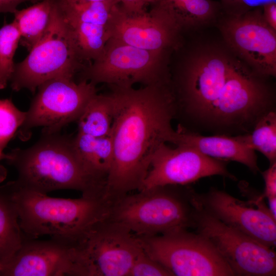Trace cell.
I'll return each instance as SVG.
<instances>
[{
	"mask_svg": "<svg viewBox=\"0 0 276 276\" xmlns=\"http://www.w3.org/2000/svg\"><path fill=\"white\" fill-rule=\"evenodd\" d=\"M115 104L110 135L113 158L105 187V196L113 201L139 190L159 146L172 143L175 99L168 82L113 88Z\"/></svg>",
	"mask_w": 276,
	"mask_h": 276,
	"instance_id": "1",
	"label": "cell"
},
{
	"mask_svg": "<svg viewBox=\"0 0 276 276\" xmlns=\"http://www.w3.org/2000/svg\"><path fill=\"white\" fill-rule=\"evenodd\" d=\"M0 190L15 206L25 236L37 239L48 236L76 245L95 224L107 217L111 203L105 197H52L21 188L13 181Z\"/></svg>",
	"mask_w": 276,
	"mask_h": 276,
	"instance_id": "2",
	"label": "cell"
},
{
	"mask_svg": "<svg viewBox=\"0 0 276 276\" xmlns=\"http://www.w3.org/2000/svg\"><path fill=\"white\" fill-rule=\"evenodd\" d=\"M3 158L13 166L18 186L48 194L59 190H75L82 196L105 197V187L86 171L75 151L73 138L59 134L42 133L26 149L15 148Z\"/></svg>",
	"mask_w": 276,
	"mask_h": 276,
	"instance_id": "3",
	"label": "cell"
},
{
	"mask_svg": "<svg viewBox=\"0 0 276 276\" xmlns=\"http://www.w3.org/2000/svg\"><path fill=\"white\" fill-rule=\"evenodd\" d=\"M180 186H159L127 194L111 202L107 218L137 237L193 227L196 192Z\"/></svg>",
	"mask_w": 276,
	"mask_h": 276,
	"instance_id": "4",
	"label": "cell"
},
{
	"mask_svg": "<svg viewBox=\"0 0 276 276\" xmlns=\"http://www.w3.org/2000/svg\"><path fill=\"white\" fill-rule=\"evenodd\" d=\"M82 62L58 0H54L48 28L28 56L15 64L9 82L15 91L27 89L34 93L49 80L73 79L83 67Z\"/></svg>",
	"mask_w": 276,
	"mask_h": 276,
	"instance_id": "5",
	"label": "cell"
},
{
	"mask_svg": "<svg viewBox=\"0 0 276 276\" xmlns=\"http://www.w3.org/2000/svg\"><path fill=\"white\" fill-rule=\"evenodd\" d=\"M138 237L144 251L173 275H235L210 241L196 232L181 228Z\"/></svg>",
	"mask_w": 276,
	"mask_h": 276,
	"instance_id": "6",
	"label": "cell"
},
{
	"mask_svg": "<svg viewBox=\"0 0 276 276\" xmlns=\"http://www.w3.org/2000/svg\"><path fill=\"white\" fill-rule=\"evenodd\" d=\"M167 55L168 51L142 49L110 37L102 54L84 67L82 80L112 88L168 82Z\"/></svg>",
	"mask_w": 276,
	"mask_h": 276,
	"instance_id": "7",
	"label": "cell"
},
{
	"mask_svg": "<svg viewBox=\"0 0 276 276\" xmlns=\"http://www.w3.org/2000/svg\"><path fill=\"white\" fill-rule=\"evenodd\" d=\"M238 62L219 47H204L185 63L179 78L186 111L203 125Z\"/></svg>",
	"mask_w": 276,
	"mask_h": 276,
	"instance_id": "8",
	"label": "cell"
},
{
	"mask_svg": "<svg viewBox=\"0 0 276 276\" xmlns=\"http://www.w3.org/2000/svg\"><path fill=\"white\" fill-rule=\"evenodd\" d=\"M193 228L215 247L235 275L273 276L276 256L273 248L224 224L205 211L196 199Z\"/></svg>",
	"mask_w": 276,
	"mask_h": 276,
	"instance_id": "9",
	"label": "cell"
},
{
	"mask_svg": "<svg viewBox=\"0 0 276 276\" xmlns=\"http://www.w3.org/2000/svg\"><path fill=\"white\" fill-rule=\"evenodd\" d=\"M38 91L26 111L20 127V137L36 127H43L42 133H58L66 125L77 121L90 99L97 94L96 85L84 80L76 83L73 79L49 80Z\"/></svg>",
	"mask_w": 276,
	"mask_h": 276,
	"instance_id": "10",
	"label": "cell"
},
{
	"mask_svg": "<svg viewBox=\"0 0 276 276\" xmlns=\"http://www.w3.org/2000/svg\"><path fill=\"white\" fill-rule=\"evenodd\" d=\"M229 48L260 77L276 75V30L264 20L261 7L226 15L219 26Z\"/></svg>",
	"mask_w": 276,
	"mask_h": 276,
	"instance_id": "11",
	"label": "cell"
},
{
	"mask_svg": "<svg viewBox=\"0 0 276 276\" xmlns=\"http://www.w3.org/2000/svg\"><path fill=\"white\" fill-rule=\"evenodd\" d=\"M0 276H90V273L79 245L24 235L20 248L0 269Z\"/></svg>",
	"mask_w": 276,
	"mask_h": 276,
	"instance_id": "12",
	"label": "cell"
},
{
	"mask_svg": "<svg viewBox=\"0 0 276 276\" xmlns=\"http://www.w3.org/2000/svg\"><path fill=\"white\" fill-rule=\"evenodd\" d=\"M107 218L95 224L79 243L90 276H129L143 248L137 236Z\"/></svg>",
	"mask_w": 276,
	"mask_h": 276,
	"instance_id": "13",
	"label": "cell"
},
{
	"mask_svg": "<svg viewBox=\"0 0 276 276\" xmlns=\"http://www.w3.org/2000/svg\"><path fill=\"white\" fill-rule=\"evenodd\" d=\"M175 145L172 148L165 143L159 146L138 191L169 185L183 186L213 175L235 179L224 160L208 156L184 144Z\"/></svg>",
	"mask_w": 276,
	"mask_h": 276,
	"instance_id": "14",
	"label": "cell"
},
{
	"mask_svg": "<svg viewBox=\"0 0 276 276\" xmlns=\"http://www.w3.org/2000/svg\"><path fill=\"white\" fill-rule=\"evenodd\" d=\"M109 38L142 49L168 51L175 47L181 30L160 2L149 12L125 13L118 4L107 25Z\"/></svg>",
	"mask_w": 276,
	"mask_h": 276,
	"instance_id": "15",
	"label": "cell"
},
{
	"mask_svg": "<svg viewBox=\"0 0 276 276\" xmlns=\"http://www.w3.org/2000/svg\"><path fill=\"white\" fill-rule=\"evenodd\" d=\"M258 196L246 201L215 188L197 194L198 201L207 213L219 221L273 248L276 243V219L264 200Z\"/></svg>",
	"mask_w": 276,
	"mask_h": 276,
	"instance_id": "16",
	"label": "cell"
},
{
	"mask_svg": "<svg viewBox=\"0 0 276 276\" xmlns=\"http://www.w3.org/2000/svg\"><path fill=\"white\" fill-rule=\"evenodd\" d=\"M173 144L190 146L215 159L238 162L246 166L254 173L259 171L255 151L243 142L240 135L204 136L179 127L176 130Z\"/></svg>",
	"mask_w": 276,
	"mask_h": 276,
	"instance_id": "17",
	"label": "cell"
},
{
	"mask_svg": "<svg viewBox=\"0 0 276 276\" xmlns=\"http://www.w3.org/2000/svg\"><path fill=\"white\" fill-rule=\"evenodd\" d=\"M77 154L88 173L106 187L113 158L110 135L97 137L78 132L73 138Z\"/></svg>",
	"mask_w": 276,
	"mask_h": 276,
	"instance_id": "18",
	"label": "cell"
},
{
	"mask_svg": "<svg viewBox=\"0 0 276 276\" xmlns=\"http://www.w3.org/2000/svg\"><path fill=\"white\" fill-rule=\"evenodd\" d=\"M115 111L114 99L112 93L97 94L88 102L78 118V132L94 136L110 134Z\"/></svg>",
	"mask_w": 276,
	"mask_h": 276,
	"instance_id": "19",
	"label": "cell"
},
{
	"mask_svg": "<svg viewBox=\"0 0 276 276\" xmlns=\"http://www.w3.org/2000/svg\"><path fill=\"white\" fill-rule=\"evenodd\" d=\"M63 15L80 59L94 61L98 58L109 38L107 26L83 22Z\"/></svg>",
	"mask_w": 276,
	"mask_h": 276,
	"instance_id": "20",
	"label": "cell"
},
{
	"mask_svg": "<svg viewBox=\"0 0 276 276\" xmlns=\"http://www.w3.org/2000/svg\"><path fill=\"white\" fill-rule=\"evenodd\" d=\"M181 29L212 21L223 12L220 2L213 0H162Z\"/></svg>",
	"mask_w": 276,
	"mask_h": 276,
	"instance_id": "21",
	"label": "cell"
},
{
	"mask_svg": "<svg viewBox=\"0 0 276 276\" xmlns=\"http://www.w3.org/2000/svg\"><path fill=\"white\" fill-rule=\"evenodd\" d=\"M54 0H42L13 14L20 35L19 43L29 51L43 35L50 22Z\"/></svg>",
	"mask_w": 276,
	"mask_h": 276,
	"instance_id": "22",
	"label": "cell"
},
{
	"mask_svg": "<svg viewBox=\"0 0 276 276\" xmlns=\"http://www.w3.org/2000/svg\"><path fill=\"white\" fill-rule=\"evenodd\" d=\"M23 237L15 206L0 190V269L20 248Z\"/></svg>",
	"mask_w": 276,
	"mask_h": 276,
	"instance_id": "23",
	"label": "cell"
},
{
	"mask_svg": "<svg viewBox=\"0 0 276 276\" xmlns=\"http://www.w3.org/2000/svg\"><path fill=\"white\" fill-rule=\"evenodd\" d=\"M240 136L248 147L262 153L270 165L276 162V113L273 110L263 115L251 132Z\"/></svg>",
	"mask_w": 276,
	"mask_h": 276,
	"instance_id": "24",
	"label": "cell"
},
{
	"mask_svg": "<svg viewBox=\"0 0 276 276\" xmlns=\"http://www.w3.org/2000/svg\"><path fill=\"white\" fill-rule=\"evenodd\" d=\"M63 14L83 22L107 26L118 0L91 2H73L58 0Z\"/></svg>",
	"mask_w": 276,
	"mask_h": 276,
	"instance_id": "25",
	"label": "cell"
},
{
	"mask_svg": "<svg viewBox=\"0 0 276 276\" xmlns=\"http://www.w3.org/2000/svg\"><path fill=\"white\" fill-rule=\"evenodd\" d=\"M20 35L13 21L0 28V89L9 82L14 70L13 57Z\"/></svg>",
	"mask_w": 276,
	"mask_h": 276,
	"instance_id": "26",
	"label": "cell"
},
{
	"mask_svg": "<svg viewBox=\"0 0 276 276\" xmlns=\"http://www.w3.org/2000/svg\"><path fill=\"white\" fill-rule=\"evenodd\" d=\"M26 111L18 109L9 99H0V150L7 146L22 125Z\"/></svg>",
	"mask_w": 276,
	"mask_h": 276,
	"instance_id": "27",
	"label": "cell"
},
{
	"mask_svg": "<svg viewBox=\"0 0 276 276\" xmlns=\"http://www.w3.org/2000/svg\"><path fill=\"white\" fill-rule=\"evenodd\" d=\"M173 274L144 250L135 259L129 276H170Z\"/></svg>",
	"mask_w": 276,
	"mask_h": 276,
	"instance_id": "28",
	"label": "cell"
},
{
	"mask_svg": "<svg viewBox=\"0 0 276 276\" xmlns=\"http://www.w3.org/2000/svg\"><path fill=\"white\" fill-rule=\"evenodd\" d=\"M264 180L265 188L261 197L268 200L276 198V162L262 173Z\"/></svg>",
	"mask_w": 276,
	"mask_h": 276,
	"instance_id": "29",
	"label": "cell"
},
{
	"mask_svg": "<svg viewBox=\"0 0 276 276\" xmlns=\"http://www.w3.org/2000/svg\"><path fill=\"white\" fill-rule=\"evenodd\" d=\"M121 3V9L127 14H132L145 12L149 4L154 5L162 0H118Z\"/></svg>",
	"mask_w": 276,
	"mask_h": 276,
	"instance_id": "30",
	"label": "cell"
},
{
	"mask_svg": "<svg viewBox=\"0 0 276 276\" xmlns=\"http://www.w3.org/2000/svg\"><path fill=\"white\" fill-rule=\"evenodd\" d=\"M220 3L226 15H240L251 8L245 0H220Z\"/></svg>",
	"mask_w": 276,
	"mask_h": 276,
	"instance_id": "31",
	"label": "cell"
},
{
	"mask_svg": "<svg viewBox=\"0 0 276 276\" xmlns=\"http://www.w3.org/2000/svg\"><path fill=\"white\" fill-rule=\"evenodd\" d=\"M263 17L265 21L276 30V2L271 0L265 2L261 6Z\"/></svg>",
	"mask_w": 276,
	"mask_h": 276,
	"instance_id": "32",
	"label": "cell"
},
{
	"mask_svg": "<svg viewBox=\"0 0 276 276\" xmlns=\"http://www.w3.org/2000/svg\"><path fill=\"white\" fill-rule=\"evenodd\" d=\"M42 0H0V13L10 12L14 13L20 4L30 2L37 3Z\"/></svg>",
	"mask_w": 276,
	"mask_h": 276,
	"instance_id": "33",
	"label": "cell"
},
{
	"mask_svg": "<svg viewBox=\"0 0 276 276\" xmlns=\"http://www.w3.org/2000/svg\"><path fill=\"white\" fill-rule=\"evenodd\" d=\"M68 2H99V1H104L107 0H65Z\"/></svg>",
	"mask_w": 276,
	"mask_h": 276,
	"instance_id": "34",
	"label": "cell"
},
{
	"mask_svg": "<svg viewBox=\"0 0 276 276\" xmlns=\"http://www.w3.org/2000/svg\"><path fill=\"white\" fill-rule=\"evenodd\" d=\"M3 155H4V154L2 153V151H1L0 150V159H1V158H3ZM1 166L0 165V167H1Z\"/></svg>",
	"mask_w": 276,
	"mask_h": 276,
	"instance_id": "35",
	"label": "cell"
}]
</instances>
